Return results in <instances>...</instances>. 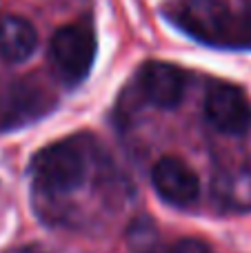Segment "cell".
Instances as JSON below:
<instances>
[{"instance_id":"4","label":"cell","mask_w":251,"mask_h":253,"mask_svg":"<svg viewBox=\"0 0 251 253\" xmlns=\"http://www.w3.org/2000/svg\"><path fill=\"white\" fill-rule=\"evenodd\" d=\"M205 116L216 131L227 135H240L251 126V102L240 87L218 83L207 91Z\"/></svg>"},{"instance_id":"8","label":"cell","mask_w":251,"mask_h":253,"mask_svg":"<svg viewBox=\"0 0 251 253\" xmlns=\"http://www.w3.org/2000/svg\"><path fill=\"white\" fill-rule=\"evenodd\" d=\"M213 193L218 202L234 211H251V169L231 167L216 175Z\"/></svg>"},{"instance_id":"3","label":"cell","mask_w":251,"mask_h":253,"mask_svg":"<svg viewBox=\"0 0 251 253\" xmlns=\"http://www.w3.org/2000/svg\"><path fill=\"white\" fill-rule=\"evenodd\" d=\"M49 58L58 74L69 83H78L89 74L96 58V34L87 22L65 25L51 36Z\"/></svg>"},{"instance_id":"1","label":"cell","mask_w":251,"mask_h":253,"mask_svg":"<svg viewBox=\"0 0 251 253\" xmlns=\"http://www.w3.org/2000/svg\"><path fill=\"white\" fill-rule=\"evenodd\" d=\"M178 25L200 42L251 49V9L236 13L222 0H187L178 9Z\"/></svg>"},{"instance_id":"10","label":"cell","mask_w":251,"mask_h":253,"mask_svg":"<svg viewBox=\"0 0 251 253\" xmlns=\"http://www.w3.org/2000/svg\"><path fill=\"white\" fill-rule=\"evenodd\" d=\"M169 253H213V249L207 242L198 240V238H185V240L176 242L169 249Z\"/></svg>"},{"instance_id":"7","label":"cell","mask_w":251,"mask_h":253,"mask_svg":"<svg viewBox=\"0 0 251 253\" xmlns=\"http://www.w3.org/2000/svg\"><path fill=\"white\" fill-rule=\"evenodd\" d=\"M38 44L34 25L20 16H0V58L7 62H25Z\"/></svg>"},{"instance_id":"2","label":"cell","mask_w":251,"mask_h":253,"mask_svg":"<svg viewBox=\"0 0 251 253\" xmlns=\"http://www.w3.org/2000/svg\"><path fill=\"white\" fill-rule=\"evenodd\" d=\"M31 173L40 189L49 193H71L87 178V158L74 140L49 144L31 162Z\"/></svg>"},{"instance_id":"5","label":"cell","mask_w":251,"mask_h":253,"mask_svg":"<svg viewBox=\"0 0 251 253\" xmlns=\"http://www.w3.org/2000/svg\"><path fill=\"white\" fill-rule=\"evenodd\" d=\"M151 182L165 202L176 207L191 205L200 193V182L194 169L187 162H182L180 158L173 156L160 158L156 162L151 169Z\"/></svg>"},{"instance_id":"11","label":"cell","mask_w":251,"mask_h":253,"mask_svg":"<svg viewBox=\"0 0 251 253\" xmlns=\"http://www.w3.org/2000/svg\"><path fill=\"white\" fill-rule=\"evenodd\" d=\"M20 253H40V251H20Z\"/></svg>"},{"instance_id":"9","label":"cell","mask_w":251,"mask_h":253,"mask_svg":"<svg viewBox=\"0 0 251 253\" xmlns=\"http://www.w3.org/2000/svg\"><path fill=\"white\" fill-rule=\"evenodd\" d=\"M127 245L133 253H160V233L149 218H138L127 231Z\"/></svg>"},{"instance_id":"6","label":"cell","mask_w":251,"mask_h":253,"mask_svg":"<svg viewBox=\"0 0 251 253\" xmlns=\"http://www.w3.org/2000/svg\"><path fill=\"white\" fill-rule=\"evenodd\" d=\"M138 84L149 105L158 109H173L180 105L187 87V76L182 69L169 62H147L142 65Z\"/></svg>"}]
</instances>
